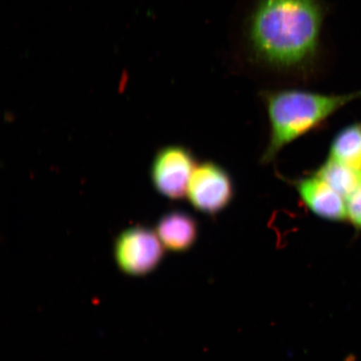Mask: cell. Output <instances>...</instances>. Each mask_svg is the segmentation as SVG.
Here are the masks:
<instances>
[{
  "mask_svg": "<svg viewBox=\"0 0 361 361\" xmlns=\"http://www.w3.org/2000/svg\"><path fill=\"white\" fill-rule=\"evenodd\" d=\"M324 0H243L235 34L255 64L305 74L322 53Z\"/></svg>",
  "mask_w": 361,
  "mask_h": 361,
  "instance_id": "6da1fadb",
  "label": "cell"
},
{
  "mask_svg": "<svg viewBox=\"0 0 361 361\" xmlns=\"http://www.w3.org/2000/svg\"><path fill=\"white\" fill-rule=\"evenodd\" d=\"M360 97L361 90L346 94H324L300 89L263 93L270 135L262 164H270L284 147L319 128L341 108Z\"/></svg>",
  "mask_w": 361,
  "mask_h": 361,
  "instance_id": "7a4b0ae2",
  "label": "cell"
},
{
  "mask_svg": "<svg viewBox=\"0 0 361 361\" xmlns=\"http://www.w3.org/2000/svg\"><path fill=\"white\" fill-rule=\"evenodd\" d=\"M114 254L116 264L124 274L141 277L151 274L160 265L164 257V246L156 231L143 226H134L117 237Z\"/></svg>",
  "mask_w": 361,
  "mask_h": 361,
  "instance_id": "3957f363",
  "label": "cell"
},
{
  "mask_svg": "<svg viewBox=\"0 0 361 361\" xmlns=\"http://www.w3.org/2000/svg\"><path fill=\"white\" fill-rule=\"evenodd\" d=\"M187 197L194 209L201 213L219 214L233 200L234 185L231 176L216 162H202L193 171Z\"/></svg>",
  "mask_w": 361,
  "mask_h": 361,
  "instance_id": "277c9868",
  "label": "cell"
},
{
  "mask_svg": "<svg viewBox=\"0 0 361 361\" xmlns=\"http://www.w3.org/2000/svg\"><path fill=\"white\" fill-rule=\"evenodd\" d=\"M196 166L195 157L187 147L173 145L161 148L152 162L153 186L171 200H183Z\"/></svg>",
  "mask_w": 361,
  "mask_h": 361,
  "instance_id": "5b68a950",
  "label": "cell"
},
{
  "mask_svg": "<svg viewBox=\"0 0 361 361\" xmlns=\"http://www.w3.org/2000/svg\"><path fill=\"white\" fill-rule=\"evenodd\" d=\"M298 194L314 214L331 222L347 220L346 200L317 174L295 182Z\"/></svg>",
  "mask_w": 361,
  "mask_h": 361,
  "instance_id": "8992f818",
  "label": "cell"
},
{
  "mask_svg": "<svg viewBox=\"0 0 361 361\" xmlns=\"http://www.w3.org/2000/svg\"><path fill=\"white\" fill-rule=\"evenodd\" d=\"M155 231L164 247L171 252H184L197 240L198 224L186 212L174 210L161 216Z\"/></svg>",
  "mask_w": 361,
  "mask_h": 361,
  "instance_id": "52a82bcc",
  "label": "cell"
},
{
  "mask_svg": "<svg viewBox=\"0 0 361 361\" xmlns=\"http://www.w3.org/2000/svg\"><path fill=\"white\" fill-rule=\"evenodd\" d=\"M314 173L345 200L361 186V169L352 168L329 157Z\"/></svg>",
  "mask_w": 361,
  "mask_h": 361,
  "instance_id": "ba28073f",
  "label": "cell"
},
{
  "mask_svg": "<svg viewBox=\"0 0 361 361\" xmlns=\"http://www.w3.org/2000/svg\"><path fill=\"white\" fill-rule=\"evenodd\" d=\"M329 157L352 168L361 169V123L345 126L336 134Z\"/></svg>",
  "mask_w": 361,
  "mask_h": 361,
  "instance_id": "9c48e42d",
  "label": "cell"
},
{
  "mask_svg": "<svg viewBox=\"0 0 361 361\" xmlns=\"http://www.w3.org/2000/svg\"><path fill=\"white\" fill-rule=\"evenodd\" d=\"M347 220L361 230V186L346 198Z\"/></svg>",
  "mask_w": 361,
  "mask_h": 361,
  "instance_id": "30bf717a",
  "label": "cell"
}]
</instances>
